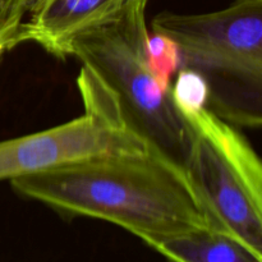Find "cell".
Masks as SVG:
<instances>
[{
    "instance_id": "1",
    "label": "cell",
    "mask_w": 262,
    "mask_h": 262,
    "mask_svg": "<svg viewBox=\"0 0 262 262\" xmlns=\"http://www.w3.org/2000/svg\"><path fill=\"white\" fill-rule=\"evenodd\" d=\"M66 216L101 219L146 245L219 227L183 166L158 151L99 156L9 181Z\"/></svg>"
},
{
    "instance_id": "2",
    "label": "cell",
    "mask_w": 262,
    "mask_h": 262,
    "mask_svg": "<svg viewBox=\"0 0 262 262\" xmlns=\"http://www.w3.org/2000/svg\"><path fill=\"white\" fill-rule=\"evenodd\" d=\"M151 28L176 41L181 68L207 82V109L230 124L261 127L262 0H234L200 14L163 12Z\"/></svg>"
},
{
    "instance_id": "3",
    "label": "cell",
    "mask_w": 262,
    "mask_h": 262,
    "mask_svg": "<svg viewBox=\"0 0 262 262\" xmlns=\"http://www.w3.org/2000/svg\"><path fill=\"white\" fill-rule=\"evenodd\" d=\"M148 0H133L112 19L81 33L71 55L113 95L129 127L148 147L184 168L189 133L186 120L159 86L146 61Z\"/></svg>"
},
{
    "instance_id": "4",
    "label": "cell",
    "mask_w": 262,
    "mask_h": 262,
    "mask_svg": "<svg viewBox=\"0 0 262 262\" xmlns=\"http://www.w3.org/2000/svg\"><path fill=\"white\" fill-rule=\"evenodd\" d=\"M181 115L189 133L187 176L219 227L262 257L260 158L242 133L207 107Z\"/></svg>"
},
{
    "instance_id": "5",
    "label": "cell",
    "mask_w": 262,
    "mask_h": 262,
    "mask_svg": "<svg viewBox=\"0 0 262 262\" xmlns=\"http://www.w3.org/2000/svg\"><path fill=\"white\" fill-rule=\"evenodd\" d=\"M83 114L32 135L0 142V181L99 156L142 154L148 145L129 127L117 100L82 68L77 78Z\"/></svg>"
},
{
    "instance_id": "6",
    "label": "cell",
    "mask_w": 262,
    "mask_h": 262,
    "mask_svg": "<svg viewBox=\"0 0 262 262\" xmlns=\"http://www.w3.org/2000/svg\"><path fill=\"white\" fill-rule=\"evenodd\" d=\"M133 0H31L20 42H35L56 58L71 55L81 33L112 19Z\"/></svg>"
},
{
    "instance_id": "7",
    "label": "cell",
    "mask_w": 262,
    "mask_h": 262,
    "mask_svg": "<svg viewBox=\"0 0 262 262\" xmlns=\"http://www.w3.org/2000/svg\"><path fill=\"white\" fill-rule=\"evenodd\" d=\"M171 262H262L228 233L217 229H200L174 235L151 246Z\"/></svg>"
},
{
    "instance_id": "8",
    "label": "cell",
    "mask_w": 262,
    "mask_h": 262,
    "mask_svg": "<svg viewBox=\"0 0 262 262\" xmlns=\"http://www.w3.org/2000/svg\"><path fill=\"white\" fill-rule=\"evenodd\" d=\"M146 61L159 86L170 91L173 76L181 69V53L176 41L160 32H152L146 40Z\"/></svg>"
},
{
    "instance_id": "9",
    "label": "cell",
    "mask_w": 262,
    "mask_h": 262,
    "mask_svg": "<svg viewBox=\"0 0 262 262\" xmlns=\"http://www.w3.org/2000/svg\"><path fill=\"white\" fill-rule=\"evenodd\" d=\"M170 95L179 113L188 114L207 107L209 86L199 72L181 68L177 72L176 82L171 83Z\"/></svg>"
},
{
    "instance_id": "10",
    "label": "cell",
    "mask_w": 262,
    "mask_h": 262,
    "mask_svg": "<svg viewBox=\"0 0 262 262\" xmlns=\"http://www.w3.org/2000/svg\"><path fill=\"white\" fill-rule=\"evenodd\" d=\"M31 0H0V58L20 43Z\"/></svg>"
}]
</instances>
